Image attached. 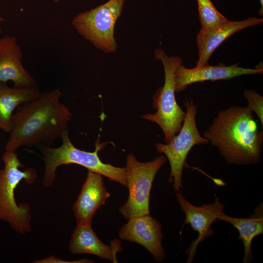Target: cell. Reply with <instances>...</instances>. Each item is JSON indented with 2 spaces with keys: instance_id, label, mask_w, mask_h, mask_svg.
Here are the masks:
<instances>
[{
  "instance_id": "6",
  "label": "cell",
  "mask_w": 263,
  "mask_h": 263,
  "mask_svg": "<svg viewBox=\"0 0 263 263\" xmlns=\"http://www.w3.org/2000/svg\"><path fill=\"white\" fill-rule=\"evenodd\" d=\"M125 0H109L106 3L75 16L72 24L77 32L95 47L106 53H114L117 44L114 29Z\"/></svg>"
},
{
  "instance_id": "14",
  "label": "cell",
  "mask_w": 263,
  "mask_h": 263,
  "mask_svg": "<svg viewBox=\"0 0 263 263\" xmlns=\"http://www.w3.org/2000/svg\"><path fill=\"white\" fill-rule=\"evenodd\" d=\"M110 196L102 175L88 171L78 198L73 207L76 224L91 225L93 217Z\"/></svg>"
},
{
  "instance_id": "10",
  "label": "cell",
  "mask_w": 263,
  "mask_h": 263,
  "mask_svg": "<svg viewBox=\"0 0 263 263\" xmlns=\"http://www.w3.org/2000/svg\"><path fill=\"white\" fill-rule=\"evenodd\" d=\"M118 236L122 240L138 244L145 247L156 261L163 262L166 257L162 244L164 235L161 225L150 214L128 220L119 230Z\"/></svg>"
},
{
  "instance_id": "17",
  "label": "cell",
  "mask_w": 263,
  "mask_h": 263,
  "mask_svg": "<svg viewBox=\"0 0 263 263\" xmlns=\"http://www.w3.org/2000/svg\"><path fill=\"white\" fill-rule=\"evenodd\" d=\"M218 220L229 223L237 229L239 234L238 239L242 241L244 247L243 262L251 263L254 258L252 242L255 237L263 233V203L260 202L255 207L254 213L249 218L233 217L223 212L219 215Z\"/></svg>"
},
{
  "instance_id": "13",
  "label": "cell",
  "mask_w": 263,
  "mask_h": 263,
  "mask_svg": "<svg viewBox=\"0 0 263 263\" xmlns=\"http://www.w3.org/2000/svg\"><path fill=\"white\" fill-rule=\"evenodd\" d=\"M23 53L16 38L10 35L0 38V82L12 81L14 86H38L34 77L22 63Z\"/></svg>"
},
{
  "instance_id": "1",
  "label": "cell",
  "mask_w": 263,
  "mask_h": 263,
  "mask_svg": "<svg viewBox=\"0 0 263 263\" xmlns=\"http://www.w3.org/2000/svg\"><path fill=\"white\" fill-rule=\"evenodd\" d=\"M61 94L57 88L42 92L38 98L17 107L5 151L16 152L21 147L39 143L51 145L60 138L72 120L70 110L60 102Z\"/></svg>"
},
{
  "instance_id": "12",
  "label": "cell",
  "mask_w": 263,
  "mask_h": 263,
  "mask_svg": "<svg viewBox=\"0 0 263 263\" xmlns=\"http://www.w3.org/2000/svg\"><path fill=\"white\" fill-rule=\"evenodd\" d=\"M263 18L249 17L239 21L226 20L208 29L200 30L196 37L198 59L196 67L208 65L213 52L228 37L248 27L262 23Z\"/></svg>"
},
{
  "instance_id": "5",
  "label": "cell",
  "mask_w": 263,
  "mask_h": 263,
  "mask_svg": "<svg viewBox=\"0 0 263 263\" xmlns=\"http://www.w3.org/2000/svg\"><path fill=\"white\" fill-rule=\"evenodd\" d=\"M154 54L163 65L165 81L153 96L152 106L156 109V113L142 117L159 126L167 144L180 132L185 116L186 113L178 104L175 95L174 73L183 62L179 56H169L162 48L155 49Z\"/></svg>"
},
{
  "instance_id": "3",
  "label": "cell",
  "mask_w": 263,
  "mask_h": 263,
  "mask_svg": "<svg viewBox=\"0 0 263 263\" xmlns=\"http://www.w3.org/2000/svg\"><path fill=\"white\" fill-rule=\"evenodd\" d=\"M62 144L56 148L44 145L39 149L43 155L45 169L42 184L45 188L51 187L56 178L57 168L62 165L77 164L87 169L89 171L108 178L127 187L126 167H116L102 162L98 152L104 147L103 143L96 142L93 152L86 151L76 148L72 143L68 129L61 134Z\"/></svg>"
},
{
  "instance_id": "7",
  "label": "cell",
  "mask_w": 263,
  "mask_h": 263,
  "mask_svg": "<svg viewBox=\"0 0 263 263\" xmlns=\"http://www.w3.org/2000/svg\"><path fill=\"white\" fill-rule=\"evenodd\" d=\"M165 156L160 155L147 162H139L133 154L126 158V175L129 196L119 211L127 220L150 214V192L155 176L166 163Z\"/></svg>"
},
{
  "instance_id": "4",
  "label": "cell",
  "mask_w": 263,
  "mask_h": 263,
  "mask_svg": "<svg viewBox=\"0 0 263 263\" xmlns=\"http://www.w3.org/2000/svg\"><path fill=\"white\" fill-rule=\"evenodd\" d=\"M2 160L4 167L0 170V219L9 223L17 232L24 234L31 230L30 207L27 203L18 206L14 197L15 189L22 180L28 184H33L37 173L32 168L20 170V167L25 166L15 152L5 151Z\"/></svg>"
},
{
  "instance_id": "8",
  "label": "cell",
  "mask_w": 263,
  "mask_h": 263,
  "mask_svg": "<svg viewBox=\"0 0 263 263\" xmlns=\"http://www.w3.org/2000/svg\"><path fill=\"white\" fill-rule=\"evenodd\" d=\"M184 106L186 112L179 133L169 143L154 144L157 151L164 154L169 162L170 174L168 183H173L175 193L180 192L183 188L182 172L189 151L196 145L209 143L208 141L201 135L197 126V105L192 100H187Z\"/></svg>"
},
{
  "instance_id": "9",
  "label": "cell",
  "mask_w": 263,
  "mask_h": 263,
  "mask_svg": "<svg viewBox=\"0 0 263 263\" xmlns=\"http://www.w3.org/2000/svg\"><path fill=\"white\" fill-rule=\"evenodd\" d=\"M176 196L180 207L185 214L183 226L189 224L193 231L198 234L197 238L191 242L185 251V254L188 255L187 262L191 263L195 257L198 245L206 238L214 234L215 231L211 228V225L218 221L219 215L224 212L225 205L218 197L213 203L195 206L187 200L180 192H176Z\"/></svg>"
},
{
  "instance_id": "16",
  "label": "cell",
  "mask_w": 263,
  "mask_h": 263,
  "mask_svg": "<svg viewBox=\"0 0 263 263\" xmlns=\"http://www.w3.org/2000/svg\"><path fill=\"white\" fill-rule=\"evenodd\" d=\"M41 93L37 86L11 87L7 83L0 82V129L10 133L17 107L38 98Z\"/></svg>"
},
{
  "instance_id": "21",
  "label": "cell",
  "mask_w": 263,
  "mask_h": 263,
  "mask_svg": "<svg viewBox=\"0 0 263 263\" xmlns=\"http://www.w3.org/2000/svg\"><path fill=\"white\" fill-rule=\"evenodd\" d=\"M261 5V8L259 11V14L260 16H263V0H259Z\"/></svg>"
},
{
  "instance_id": "20",
  "label": "cell",
  "mask_w": 263,
  "mask_h": 263,
  "mask_svg": "<svg viewBox=\"0 0 263 263\" xmlns=\"http://www.w3.org/2000/svg\"><path fill=\"white\" fill-rule=\"evenodd\" d=\"M94 261L88 259H81L72 262L65 261L53 256L48 257L40 260H36L34 263H94Z\"/></svg>"
},
{
  "instance_id": "23",
  "label": "cell",
  "mask_w": 263,
  "mask_h": 263,
  "mask_svg": "<svg viewBox=\"0 0 263 263\" xmlns=\"http://www.w3.org/2000/svg\"><path fill=\"white\" fill-rule=\"evenodd\" d=\"M55 2H57L60 0H53Z\"/></svg>"
},
{
  "instance_id": "19",
  "label": "cell",
  "mask_w": 263,
  "mask_h": 263,
  "mask_svg": "<svg viewBox=\"0 0 263 263\" xmlns=\"http://www.w3.org/2000/svg\"><path fill=\"white\" fill-rule=\"evenodd\" d=\"M244 97L247 100L249 109L258 116L263 126V97L253 90L246 89L244 92Z\"/></svg>"
},
{
  "instance_id": "15",
  "label": "cell",
  "mask_w": 263,
  "mask_h": 263,
  "mask_svg": "<svg viewBox=\"0 0 263 263\" xmlns=\"http://www.w3.org/2000/svg\"><path fill=\"white\" fill-rule=\"evenodd\" d=\"M69 249L74 254H92L114 263L118 262L117 254L123 250L118 239H113L109 245L105 244L96 236L91 225H77L72 233Z\"/></svg>"
},
{
  "instance_id": "18",
  "label": "cell",
  "mask_w": 263,
  "mask_h": 263,
  "mask_svg": "<svg viewBox=\"0 0 263 263\" xmlns=\"http://www.w3.org/2000/svg\"><path fill=\"white\" fill-rule=\"evenodd\" d=\"M197 2L202 28H210L227 20L216 8L211 0H197Z\"/></svg>"
},
{
  "instance_id": "11",
  "label": "cell",
  "mask_w": 263,
  "mask_h": 263,
  "mask_svg": "<svg viewBox=\"0 0 263 263\" xmlns=\"http://www.w3.org/2000/svg\"><path fill=\"white\" fill-rule=\"evenodd\" d=\"M238 63L230 66L219 63L215 66L209 65L193 68H187L183 64L174 73L175 93L185 90L188 86L205 81L228 80L242 75L263 74V67L246 68L238 66Z\"/></svg>"
},
{
  "instance_id": "22",
  "label": "cell",
  "mask_w": 263,
  "mask_h": 263,
  "mask_svg": "<svg viewBox=\"0 0 263 263\" xmlns=\"http://www.w3.org/2000/svg\"><path fill=\"white\" fill-rule=\"evenodd\" d=\"M4 20V19H3V18L0 16V22H2ZM1 32H2V29L1 28H0V34H1Z\"/></svg>"
},
{
  "instance_id": "2",
  "label": "cell",
  "mask_w": 263,
  "mask_h": 263,
  "mask_svg": "<svg viewBox=\"0 0 263 263\" xmlns=\"http://www.w3.org/2000/svg\"><path fill=\"white\" fill-rule=\"evenodd\" d=\"M203 136L229 164L257 165L261 160L263 132L247 106L233 105L220 111Z\"/></svg>"
}]
</instances>
